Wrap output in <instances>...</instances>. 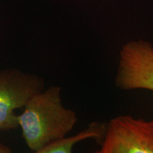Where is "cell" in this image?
Instances as JSON below:
<instances>
[{
  "mask_svg": "<svg viewBox=\"0 0 153 153\" xmlns=\"http://www.w3.org/2000/svg\"><path fill=\"white\" fill-rule=\"evenodd\" d=\"M17 120L28 148L36 153L67 136L78 120L76 112L62 105L59 86L44 89L34 95Z\"/></svg>",
  "mask_w": 153,
  "mask_h": 153,
  "instance_id": "1",
  "label": "cell"
},
{
  "mask_svg": "<svg viewBox=\"0 0 153 153\" xmlns=\"http://www.w3.org/2000/svg\"><path fill=\"white\" fill-rule=\"evenodd\" d=\"M44 89V79L37 74L18 69L0 72V130L19 128L15 111L24 108L34 95Z\"/></svg>",
  "mask_w": 153,
  "mask_h": 153,
  "instance_id": "2",
  "label": "cell"
},
{
  "mask_svg": "<svg viewBox=\"0 0 153 153\" xmlns=\"http://www.w3.org/2000/svg\"><path fill=\"white\" fill-rule=\"evenodd\" d=\"M100 146L97 153H153V120L116 116L107 123Z\"/></svg>",
  "mask_w": 153,
  "mask_h": 153,
  "instance_id": "3",
  "label": "cell"
},
{
  "mask_svg": "<svg viewBox=\"0 0 153 153\" xmlns=\"http://www.w3.org/2000/svg\"><path fill=\"white\" fill-rule=\"evenodd\" d=\"M115 85L121 90L153 91V45L144 40L126 43L119 53Z\"/></svg>",
  "mask_w": 153,
  "mask_h": 153,
  "instance_id": "4",
  "label": "cell"
},
{
  "mask_svg": "<svg viewBox=\"0 0 153 153\" xmlns=\"http://www.w3.org/2000/svg\"><path fill=\"white\" fill-rule=\"evenodd\" d=\"M107 130L104 122H91L86 129L71 137H64L50 143L38 153H71L74 145L80 141L91 138L101 145L104 142Z\"/></svg>",
  "mask_w": 153,
  "mask_h": 153,
  "instance_id": "5",
  "label": "cell"
},
{
  "mask_svg": "<svg viewBox=\"0 0 153 153\" xmlns=\"http://www.w3.org/2000/svg\"><path fill=\"white\" fill-rule=\"evenodd\" d=\"M11 152L12 150L9 146L0 143V153H10Z\"/></svg>",
  "mask_w": 153,
  "mask_h": 153,
  "instance_id": "6",
  "label": "cell"
}]
</instances>
